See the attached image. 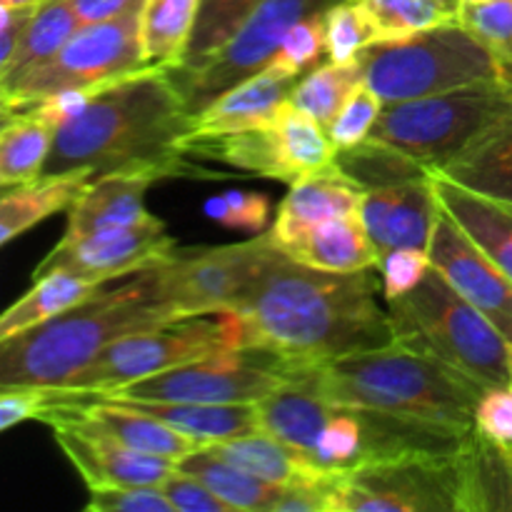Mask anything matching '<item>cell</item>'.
<instances>
[{"mask_svg":"<svg viewBox=\"0 0 512 512\" xmlns=\"http://www.w3.org/2000/svg\"><path fill=\"white\" fill-rule=\"evenodd\" d=\"M365 83L383 103L448 93L475 83H508L488 45L460 20L395 40H375L360 53Z\"/></svg>","mask_w":512,"mask_h":512,"instance_id":"8992f818","label":"cell"},{"mask_svg":"<svg viewBox=\"0 0 512 512\" xmlns=\"http://www.w3.org/2000/svg\"><path fill=\"white\" fill-rule=\"evenodd\" d=\"M458 20L488 45L512 85V0L460 3Z\"/></svg>","mask_w":512,"mask_h":512,"instance_id":"60d3db41","label":"cell"},{"mask_svg":"<svg viewBox=\"0 0 512 512\" xmlns=\"http://www.w3.org/2000/svg\"><path fill=\"white\" fill-rule=\"evenodd\" d=\"M335 3L340 0H263L218 58L193 75H175L190 118L208 108L225 90L260 73L278 53L280 43L295 23L313 13H325Z\"/></svg>","mask_w":512,"mask_h":512,"instance_id":"4fadbf2b","label":"cell"},{"mask_svg":"<svg viewBox=\"0 0 512 512\" xmlns=\"http://www.w3.org/2000/svg\"><path fill=\"white\" fill-rule=\"evenodd\" d=\"M325 40L328 60L350 63L378 40V30L358 0H340L325 13Z\"/></svg>","mask_w":512,"mask_h":512,"instance_id":"ab89813d","label":"cell"},{"mask_svg":"<svg viewBox=\"0 0 512 512\" xmlns=\"http://www.w3.org/2000/svg\"><path fill=\"white\" fill-rule=\"evenodd\" d=\"M103 88L105 85H90V88H65V90H60V93H53V95H48V98H43L38 105H33L30 110H35V113H40L43 118H48L50 123L58 128V125H63L65 120L75 118L80 110H85V105H88L90 100H93Z\"/></svg>","mask_w":512,"mask_h":512,"instance_id":"816d5d0a","label":"cell"},{"mask_svg":"<svg viewBox=\"0 0 512 512\" xmlns=\"http://www.w3.org/2000/svg\"><path fill=\"white\" fill-rule=\"evenodd\" d=\"M140 10L98 23H83L53 60L15 83L0 85L3 115L30 110L43 98L65 88L108 85L143 70Z\"/></svg>","mask_w":512,"mask_h":512,"instance_id":"30bf717a","label":"cell"},{"mask_svg":"<svg viewBox=\"0 0 512 512\" xmlns=\"http://www.w3.org/2000/svg\"><path fill=\"white\" fill-rule=\"evenodd\" d=\"M333 512H458V453H408L343 470Z\"/></svg>","mask_w":512,"mask_h":512,"instance_id":"8fae6325","label":"cell"},{"mask_svg":"<svg viewBox=\"0 0 512 512\" xmlns=\"http://www.w3.org/2000/svg\"><path fill=\"white\" fill-rule=\"evenodd\" d=\"M205 448L213 455H218V458L233 463L235 468L245 470V473L255 475V478L265 480L270 485H278V488L293 485L298 480L338 473V470L320 468L313 458H308L300 450L290 448L283 440L263 433V430L240 435V438L215 440V443H208Z\"/></svg>","mask_w":512,"mask_h":512,"instance_id":"83f0119b","label":"cell"},{"mask_svg":"<svg viewBox=\"0 0 512 512\" xmlns=\"http://www.w3.org/2000/svg\"><path fill=\"white\" fill-rule=\"evenodd\" d=\"M38 420L53 428L55 443L78 470L88 490L160 485L175 470L170 460L138 453L60 405H48Z\"/></svg>","mask_w":512,"mask_h":512,"instance_id":"9a60e30c","label":"cell"},{"mask_svg":"<svg viewBox=\"0 0 512 512\" xmlns=\"http://www.w3.org/2000/svg\"><path fill=\"white\" fill-rule=\"evenodd\" d=\"M313 368L315 365L290 363L263 348H238L190 360L178 368L163 370V373L113 390V393L98 395L103 398L173 400V403H258L283 383L300 378Z\"/></svg>","mask_w":512,"mask_h":512,"instance_id":"9c48e42d","label":"cell"},{"mask_svg":"<svg viewBox=\"0 0 512 512\" xmlns=\"http://www.w3.org/2000/svg\"><path fill=\"white\" fill-rule=\"evenodd\" d=\"M430 268H433V263H430L428 250L398 248L380 255L378 270L380 280H383L385 303L403 298L405 293L418 288L425 275L430 273Z\"/></svg>","mask_w":512,"mask_h":512,"instance_id":"bcb514c9","label":"cell"},{"mask_svg":"<svg viewBox=\"0 0 512 512\" xmlns=\"http://www.w3.org/2000/svg\"><path fill=\"white\" fill-rule=\"evenodd\" d=\"M88 512H175L160 485H118L90 490Z\"/></svg>","mask_w":512,"mask_h":512,"instance_id":"7dc6e473","label":"cell"},{"mask_svg":"<svg viewBox=\"0 0 512 512\" xmlns=\"http://www.w3.org/2000/svg\"><path fill=\"white\" fill-rule=\"evenodd\" d=\"M328 13V10H325ZM325 13H313L295 23L280 43L278 53L273 55L265 68H273L285 75H303L310 68L320 65V58L328 55V40H325Z\"/></svg>","mask_w":512,"mask_h":512,"instance_id":"7bdbcfd3","label":"cell"},{"mask_svg":"<svg viewBox=\"0 0 512 512\" xmlns=\"http://www.w3.org/2000/svg\"><path fill=\"white\" fill-rule=\"evenodd\" d=\"M255 408L263 433L283 440L285 445L300 450L308 458L315 455L320 433L335 413V405L325 398L318 383V365L310 373L288 380L278 390L265 395L255 403Z\"/></svg>","mask_w":512,"mask_h":512,"instance_id":"7402d4cb","label":"cell"},{"mask_svg":"<svg viewBox=\"0 0 512 512\" xmlns=\"http://www.w3.org/2000/svg\"><path fill=\"white\" fill-rule=\"evenodd\" d=\"M510 373H512V343H510Z\"/></svg>","mask_w":512,"mask_h":512,"instance_id":"6f0895ef","label":"cell"},{"mask_svg":"<svg viewBox=\"0 0 512 512\" xmlns=\"http://www.w3.org/2000/svg\"><path fill=\"white\" fill-rule=\"evenodd\" d=\"M512 512V455L478 428L458 450V512Z\"/></svg>","mask_w":512,"mask_h":512,"instance_id":"cb8c5ba5","label":"cell"},{"mask_svg":"<svg viewBox=\"0 0 512 512\" xmlns=\"http://www.w3.org/2000/svg\"><path fill=\"white\" fill-rule=\"evenodd\" d=\"M438 170L453 183L512 205V100Z\"/></svg>","mask_w":512,"mask_h":512,"instance_id":"603a6c76","label":"cell"},{"mask_svg":"<svg viewBox=\"0 0 512 512\" xmlns=\"http://www.w3.org/2000/svg\"><path fill=\"white\" fill-rule=\"evenodd\" d=\"M325 398L340 408L370 410L473 433L483 385L435 355L395 340L388 348L318 365Z\"/></svg>","mask_w":512,"mask_h":512,"instance_id":"277c9868","label":"cell"},{"mask_svg":"<svg viewBox=\"0 0 512 512\" xmlns=\"http://www.w3.org/2000/svg\"><path fill=\"white\" fill-rule=\"evenodd\" d=\"M55 125L35 110L3 115L0 130V183L3 188L33 183L43 175L50 148L55 140Z\"/></svg>","mask_w":512,"mask_h":512,"instance_id":"f546056e","label":"cell"},{"mask_svg":"<svg viewBox=\"0 0 512 512\" xmlns=\"http://www.w3.org/2000/svg\"><path fill=\"white\" fill-rule=\"evenodd\" d=\"M275 250L268 233L220 248L175 250L155 265V278L163 298L180 315L233 310Z\"/></svg>","mask_w":512,"mask_h":512,"instance_id":"7c38bea8","label":"cell"},{"mask_svg":"<svg viewBox=\"0 0 512 512\" xmlns=\"http://www.w3.org/2000/svg\"><path fill=\"white\" fill-rule=\"evenodd\" d=\"M512 100L510 83H475L448 93L385 103L368 140L440 168Z\"/></svg>","mask_w":512,"mask_h":512,"instance_id":"ba28073f","label":"cell"},{"mask_svg":"<svg viewBox=\"0 0 512 512\" xmlns=\"http://www.w3.org/2000/svg\"><path fill=\"white\" fill-rule=\"evenodd\" d=\"M383 108L385 103L380 100V95L363 80V83L355 88V93L348 98V103L343 105V110H340L338 118L333 120V125L328 128L335 148L343 150L365 143V140L370 138V133H373Z\"/></svg>","mask_w":512,"mask_h":512,"instance_id":"ee69618b","label":"cell"},{"mask_svg":"<svg viewBox=\"0 0 512 512\" xmlns=\"http://www.w3.org/2000/svg\"><path fill=\"white\" fill-rule=\"evenodd\" d=\"M175 468L208 485L235 512H273L275 500L280 495L278 485H270L265 480L255 478V475L245 473V470L235 468L233 463L210 453L205 445H200L198 450H193L183 460H178Z\"/></svg>","mask_w":512,"mask_h":512,"instance_id":"836d02e7","label":"cell"},{"mask_svg":"<svg viewBox=\"0 0 512 512\" xmlns=\"http://www.w3.org/2000/svg\"><path fill=\"white\" fill-rule=\"evenodd\" d=\"M83 20L78 18L70 0H45L35 8L23 40L15 50L13 60L0 70V85L15 83L25 78L40 65L53 60L63 50V45L78 33Z\"/></svg>","mask_w":512,"mask_h":512,"instance_id":"1f68e13d","label":"cell"},{"mask_svg":"<svg viewBox=\"0 0 512 512\" xmlns=\"http://www.w3.org/2000/svg\"><path fill=\"white\" fill-rule=\"evenodd\" d=\"M363 193L338 163L305 175L290 185V193L280 203L273 228L268 230L270 240L283 250L325 220L360 215Z\"/></svg>","mask_w":512,"mask_h":512,"instance_id":"d6986e66","label":"cell"},{"mask_svg":"<svg viewBox=\"0 0 512 512\" xmlns=\"http://www.w3.org/2000/svg\"><path fill=\"white\" fill-rule=\"evenodd\" d=\"M363 455L365 435L360 415L335 405V413L330 415L315 445L313 460L325 470H350L363 463Z\"/></svg>","mask_w":512,"mask_h":512,"instance_id":"b9f144b4","label":"cell"},{"mask_svg":"<svg viewBox=\"0 0 512 512\" xmlns=\"http://www.w3.org/2000/svg\"><path fill=\"white\" fill-rule=\"evenodd\" d=\"M273 133L275 140H278L280 160H283L285 175H288V185L298 183L305 175L318 173V170L335 163L338 148H335L328 128H323L318 120L310 118L305 110L295 108L290 100L275 118Z\"/></svg>","mask_w":512,"mask_h":512,"instance_id":"e575fe53","label":"cell"},{"mask_svg":"<svg viewBox=\"0 0 512 512\" xmlns=\"http://www.w3.org/2000/svg\"><path fill=\"white\" fill-rule=\"evenodd\" d=\"M335 163L363 190L423 178V175L430 173L428 165L418 163V160L408 158L405 153L388 148V145L373 143V140H365V143L355 145V148L338 150Z\"/></svg>","mask_w":512,"mask_h":512,"instance_id":"f35d334b","label":"cell"},{"mask_svg":"<svg viewBox=\"0 0 512 512\" xmlns=\"http://www.w3.org/2000/svg\"><path fill=\"white\" fill-rule=\"evenodd\" d=\"M190 113L170 68H143L105 85L55 130L40 178L145 170L163 178L203 175L180 150Z\"/></svg>","mask_w":512,"mask_h":512,"instance_id":"7a4b0ae2","label":"cell"},{"mask_svg":"<svg viewBox=\"0 0 512 512\" xmlns=\"http://www.w3.org/2000/svg\"><path fill=\"white\" fill-rule=\"evenodd\" d=\"M438 215L440 200L433 188V170L423 178L368 188L360 203V218L380 255L398 248L428 250Z\"/></svg>","mask_w":512,"mask_h":512,"instance_id":"e0dca14e","label":"cell"},{"mask_svg":"<svg viewBox=\"0 0 512 512\" xmlns=\"http://www.w3.org/2000/svg\"><path fill=\"white\" fill-rule=\"evenodd\" d=\"M48 405V388H0V430L38 420Z\"/></svg>","mask_w":512,"mask_h":512,"instance_id":"f907efd6","label":"cell"},{"mask_svg":"<svg viewBox=\"0 0 512 512\" xmlns=\"http://www.w3.org/2000/svg\"><path fill=\"white\" fill-rule=\"evenodd\" d=\"M378 30V40L408 38L458 20L460 0H358Z\"/></svg>","mask_w":512,"mask_h":512,"instance_id":"74e56055","label":"cell"},{"mask_svg":"<svg viewBox=\"0 0 512 512\" xmlns=\"http://www.w3.org/2000/svg\"><path fill=\"white\" fill-rule=\"evenodd\" d=\"M183 318L163 298L155 265L100 288L75 308L0 340V388H63L103 350L133 333Z\"/></svg>","mask_w":512,"mask_h":512,"instance_id":"3957f363","label":"cell"},{"mask_svg":"<svg viewBox=\"0 0 512 512\" xmlns=\"http://www.w3.org/2000/svg\"><path fill=\"white\" fill-rule=\"evenodd\" d=\"M105 283L80 278L73 273H50L35 280L33 288L15 300L0 318V340H8L13 335L25 333L65 310L75 308L90 295L98 293Z\"/></svg>","mask_w":512,"mask_h":512,"instance_id":"d6a6232c","label":"cell"},{"mask_svg":"<svg viewBox=\"0 0 512 512\" xmlns=\"http://www.w3.org/2000/svg\"><path fill=\"white\" fill-rule=\"evenodd\" d=\"M158 180V175L145 170H118L93 178L70 208L63 238H83L100 230L150 223L155 215L145 208V193Z\"/></svg>","mask_w":512,"mask_h":512,"instance_id":"44dd1931","label":"cell"},{"mask_svg":"<svg viewBox=\"0 0 512 512\" xmlns=\"http://www.w3.org/2000/svg\"><path fill=\"white\" fill-rule=\"evenodd\" d=\"M70 395V393H68ZM85 395V393H80ZM103 398V395H95ZM115 403L130 405V408L148 413L163 420L165 425L178 433L188 435L195 443L208 445L215 440L240 438V435L258 433L260 418L255 403H173V400H133V398H108Z\"/></svg>","mask_w":512,"mask_h":512,"instance_id":"484cf974","label":"cell"},{"mask_svg":"<svg viewBox=\"0 0 512 512\" xmlns=\"http://www.w3.org/2000/svg\"><path fill=\"white\" fill-rule=\"evenodd\" d=\"M510 455H512V450H510Z\"/></svg>","mask_w":512,"mask_h":512,"instance_id":"680465c9","label":"cell"},{"mask_svg":"<svg viewBox=\"0 0 512 512\" xmlns=\"http://www.w3.org/2000/svg\"><path fill=\"white\" fill-rule=\"evenodd\" d=\"M475 428L512 450V385L485 388L475 408Z\"/></svg>","mask_w":512,"mask_h":512,"instance_id":"c3c4849f","label":"cell"},{"mask_svg":"<svg viewBox=\"0 0 512 512\" xmlns=\"http://www.w3.org/2000/svg\"><path fill=\"white\" fill-rule=\"evenodd\" d=\"M283 253L295 263L328 273H360L378 268L380 263L378 248L370 240L360 215L325 220L283 248Z\"/></svg>","mask_w":512,"mask_h":512,"instance_id":"d4e9b609","label":"cell"},{"mask_svg":"<svg viewBox=\"0 0 512 512\" xmlns=\"http://www.w3.org/2000/svg\"><path fill=\"white\" fill-rule=\"evenodd\" d=\"M428 255L433 268L468 303L488 315L512 343V280L455 223V218L443 205H440L438 223H435L433 238H430Z\"/></svg>","mask_w":512,"mask_h":512,"instance_id":"2e32d148","label":"cell"},{"mask_svg":"<svg viewBox=\"0 0 512 512\" xmlns=\"http://www.w3.org/2000/svg\"><path fill=\"white\" fill-rule=\"evenodd\" d=\"M260 3L263 0H200L193 35L178 68H170L173 75H193L218 58Z\"/></svg>","mask_w":512,"mask_h":512,"instance_id":"d590c367","label":"cell"},{"mask_svg":"<svg viewBox=\"0 0 512 512\" xmlns=\"http://www.w3.org/2000/svg\"><path fill=\"white\" fill-rule=\"evenodd\" d=\"M460 3H485V0H460Z\"/></svg>","mask_w":512,"mask_h":512,"instance_id":"9f6ffc18","label":"cell"},{"mask_svg":"<svg viewBox=\"0 0 512 512\" xmlns=\"http://www.w3.org/2000/svg\"><path fill=\"white\" fill-rule=\"evenodd\" d=\"M440 205L512 280V205L485 198L433 170Z\"/></svg>","mask_w":512,"mask_h":512,"instance_id":"4316f807","label":"cell"},{"mask_svg":"<svg viewBox=\"0 0 512 512\" xmlns=\"http://www.w3.org/2000/svg\"><path fill=\"white\" fill-rule=\"evenodd\" d=\"M245 348L243 323L235 310L183 315L153 330L120 338L58 393H113L130 383L178 368L223 350Z\"/></svg>","mask_w":512,"mask_h":512,"instance_id":"52a82bcc","label":"cell"},{"mask_svg":"<svg viewBox=\"0 0 512 512\" xmlns=\"http://www.w3.org/2000/svg\"><path fill=\"white\" fill-rule=\"evenodd\" d=\"M365 80L363 60L355 58L350 63H320L303 73L290 93V103L305 110L310 118L318 120L323 128H330L350 95Z\"/></svg>","mask_w":512,"mask_h":512,"instance_id":"8d00e7d4","label":"cell"},{"mask_svg":"<svg viewBox=\"0 0 512 512\" xmlns=\"http://www.w3.org/2000/svg\"><path fill=\"white\" fill-rule=\"evenodd\" d=\"M160 490L170 500L175 512H235L208 485L178 468L160 483Z\"/></svg>","mask_w":512,"mask_h":512,"instance_id":"681fc988","label":"cell"},{"mask_svg":"<svg viewBox=\"0 0 512 512\" xmlns=\"http://www.w3.org/2000/svg\"><path fill=\"white\" fill-rule=\"evenodd\" d=\"M145 0H70L78 18L83 23H98V20L118 18V15L133 13L143 8Z\"/></svg>","mask_w":512,"mask_h":512,"instance_id":"db71d44e","label":"cell"},{"mask_svg":"<svg viewBox=\"0 0 512 512\" xmlns=\"http://www.w3.org/2000/svg\"><path fill=\"white\" fill-rule=\"evenodd\" d=\"M298 75H285L273 68H263L243 83L225 90L220 98L198 115L190 118L188 135L213 138V135H233L243 130L268 128L275 123L283 105L290 100Z\"/></svg>","mask_w":512,"mask_h":512,"instance_id":"ffe728a7","label":"cell"},{"mask_svg":"<svg viewBox=\"0 0 512 512\" xmlns=\"http://www.w3.org/2000/svg\"><path fill=\"white\" fill-rule=\"evenodd\" d=\"M48 405H60V408L73 410L75 415L88 420L90 425L100 428L103 433L113 435L115 440H120L128 448L153 455V458L170 460V463H178L185 455L200 448V443H195L193 438L165 425L163 420L108 398L68 395L58 393V390H48Z\"/></svg>","mask_w":512,"mask_h":512,"instance_id":"ac0fdd59","label":"cell"},{"mask_svg":"<svg viewBox=\"0 0 512 512\" xmlns=\"http://www.w3.org/2000/svg\"><path fill=\"white\" fill-rule=\"evenodd\" d=\"M395 338L435 355L483 388L512 385L510 340L435 268L423 283L388 303Z\"/></svg>","mask_w":512,"mask_h":512,"instance_id":"5b68a950","label":"cell"},{"mask_svg":"<svg viewBox=\"0 0 512 512\" xmlns=\"http://www.w3.org/2000/svg\"><path fill=\"white\" fill-rule=\"evenodd\" d=\"M38 5H3L0 3V70L13 60L25 28Z\"/></svg>","mask_w":512,"mask_h":512,"instance_id":"f5cc1de1","label":"cell"},{"mask_svg":"<svg viewBox=\"0 0 512 512\" xmlns=\"http://www.w3.org/2000/svg\"><path fill=\"white\" fill-rule=\"evenodd\" d=\"M173 253L175 240L165 233L163 220L153 218L135 228L63 238L50 250L48 258L40 260L33 280L50 273H73L95 283H110L165 263Z\"/></svg>","mask_w":512,"mask_h":512,"instance_id":"5bb4252c","label":"cell"},{"mask_svg":"<svg viewBox=\"0 0 512 512\" xmlns=\"http://www.w3.org/2000/svg\"><path fill=\"white\" fill-rule=\"evenodd\" d=\"M90 180H93L90 173H68L5 188L0 200V243L8 245L10 240L35 228L40 220L73 208Z\"/></svg>","mask_w":512,"mask_h":512,"instance_id":"f1b7e54d","label":"cell"},{"mask_svg":"<svg viewBox=\"0 0 512 512\" xmlns=\"http://www.w3.org/2000/svg\"><path fill=\"white\" fill-rule=\"evenodd\" d=\"M380 293L375 268L328 273L295 263L278 248L233 310L243 323L245 348L320 365L398 340Z\"/></svg>","mask_w":512,"mask_h":512,"instance_id":"6da1fadb","label":"cell"},{"mask_svg":"<svg viewBox=\"0 0 512 512\" xmlns=\"http://www.w3.org/2000/svg\"><path fill=\"white\" fill-rule=\"evenodd\" d=\"M203 213L225 228L263 233L270 218V200L253 190H228V193L205 200Z\"/></svg>","mask_w":512,"mask_h":512,"instance_id":"f6af8a7d","label":"cell"},{"mask_svg":"<svg viewBox=\"0 0 512 512\" xmlns=\"http://www.w3.org/2000/svg\"><path fill=\"white\" fill-rule=\"evenodd\" d=\"M200 0H145L140 55L145 68H178L198 20Z\"/></svg>","mask_w":512,"mask_h":512,"instance_id":"4dcf8cb0","label":"cell"},{"mask_svg":"<svg viewBox=\"0 0 512 512\" xmlns=\"http://www.w3.org/2000/svg\"><path fill=\"white\" fill-rule=\"evenodd\" d=\"M3 5H40L45 0H0Z\"/></svg>","mask_w":512,"mask_h":512,"instance_id":"11a10c76","label":"cell"}]
</instances>
